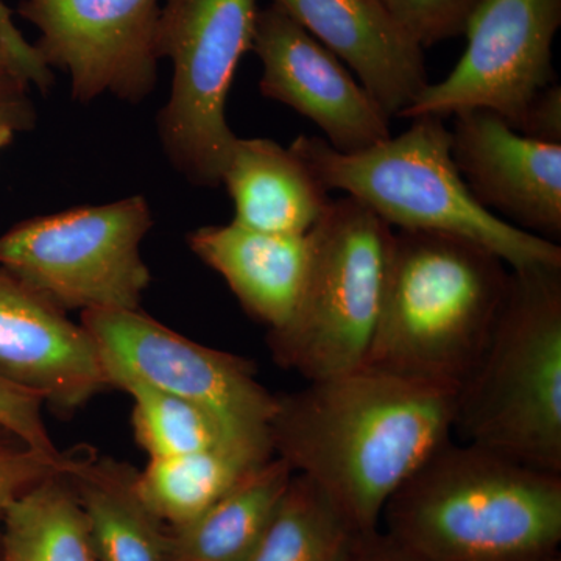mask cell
<instances>
[{
  "mask_svg": "<svg viewBox=\"0 0 561 561\" xmlns=\"http://www.w3.org/2000/svg\"><path fill=\"white\" fill-rule=\"evenodd\" d=\"M456 409L454 387L360 367L280 394L268 431L275 456L370 535L394 491L451 440Z\"/></svg>",
  "mask_w": 561,
  "mask_h": 561,
  "instance_id": "1",
  "label": "cell"
},
{
  "mask_svg": "<svg viewBox=\"0 0 561 561\" xmlns=\"http://www.w3.org/2000/svg\"><path fill=\"white\" fill-rule=\"evenodd\" d=\"M381 526L424 561H551L561 474L451 438L394 491Z\"/></svg>",
  "mask_w": 561,
  "mask_h": 561,
  "instance_id": "2",
  "label": "cell"
},
{
  "mask_svg": "<svg viewBox=\"0 0 561 561\" xmlns=\"http://www.w3.org/2000/svg\"><path fill=\"white\" fill-rule=\"evenodd\" d=\"M508 276L501 257L468 239L393 232L381 311L362 367L459 390L489 345Z\"/></svg>",
  "mask_w": 561,
  "mask_h": 561,
  "instance_id": "3",
  "label": "cell"
},
{
  "mask_svg": "<svg viewBox=\"0 0 561 561\" xmlns=\"http://www.w3.org/2000/svg\"><path fill=\"white\" fill-rule=\"evenodd\" d=\"M401 135L342 153L320 136L290 150L328 192L342 191L390 228L445 232L493 251L511 271L561 267V247L513 227L472 197L451 154L445 117H413Z\"/></svg>",
  "mask_w": 561,
  "mask_h": 561,
  "instance_id": "4",
  "label": "cell"
},
{
  "mask_svg": "<svg viewBox=\"0 0 561 561\" xmlns=\"http://www.w3.org/2000/svg\"><path fill=\"white\" fill-rule=\"evenodd\" d=\"M454 432L561 474V267L511 271L489 345L457 390Z\"/></svg>",
  "mask_w": 561,
  "mask_h": 561,
  "instance_id": "5",
  "label": "cell"
},
{
  "mask_svg": "<svg viewBox=\"0 0 561 561\" xmlns=\"http://www.w3.org/2000/svg\"><path fill=\"white\" fill-rule=\"evenodd\" d=\"M393 228L351 197L332 201L312 234L300 300L283 328L268 331L273 360L308 381L364 365L386 286Z\"/></svg>",
  "mask_w": 561,
  "mask_h": 561,
  "instance_id": "6",
  "label": "cell"
},
{
  "mask_svg": "<svg viewBox=\"0 0 561 561\" xmlns=\"http://www.w3.org/2000/svg\"><path fill=\"white\" fill-rule=\"evenodd\" d=\"M151 227L139 195L36 217L0 236V268L62 312L139 311L151 280L140 242Z\"/></svg>",
  "mask_w": 561,
  "mask_h": 561,
  "instance_id": "7",
  "label": "cell"
},
{
  "mask_svg": "<svg viewBox=\"0 0 561 561\" xmlns=\"http://www.w3.org/2000/svg\"><path fill=\"white\" fill-rule=\"evenodd\" d=\"M257 11V0H168L160 11L158 55L173 65L160 136L175 168L197 186H220L238 138L225 113Z\"/></svg>",
  "mask_w": 561,
  "mask_h": 561,
  "instance_id": "8",
  "label": "cell"
},
{
  "mask_svg": "<svg viewBox=\"0 0 561 561\" xmlns=\"http://www.w3.org/2000/svg\"><path fill=\"white\" fill-rule=\"evenodd\" d=\"M561 0H483L468 22L467 49L445 80L430 83L401 117H448L490 110L512 128L556 83L553 41Z\"/></svg>",
  "mask_w": 561,
  "mask_h": 561,
  "instance_id": "9",
  "label": "cell"
},
{
  "mask_svg": "<svg viewBox=\"0 0 561 561\" xmlns=\"http://www.w3.org/2000/svg\"><path fill=\"white\" fill-rule=\"evenodd\" d=\"M81 324L99 350L110 386L135 379L201 402L236 426L271 432L278 404L245 357L192 342L139 311H87Z\"/></svg>",
  "mask_w": 561,
  "mask_h": 561,
  "instance_id": "10",
  "label": "cell"
},
{
  "mask_svg": "<svg viewBox=\"0 0 561 561\" xmlns=\"http://www.w3.org/2000/svg\"><path fill=\"white\" fill-rule=\"evenodd\" d=\"M158 0H21L18 14L39 31L41 61L66 70L76 101L103 92L140 102L157 84Z\"/></svg>",
  "mask_w": 561,
  "mask_h": 561,
  "instance_id": "11",
  "label": "cell"
},
{
  "mask_svg": "<svg viewBox=\"0 0 561 561\" xmlns=\"http://www.w3.org/2000/svg\"><path fill=\"white\" fill-rule=\"evenodd\" d=\"M251 50L260 57V90L308 117L342 153L391 136L389 117L342 61L278 5L257 11Z\"/></svg>",
  "mask_w": 561,
  "mask_h": 561,
  "instance_id": "12",
  "label": "cell"
},
{
  "mask_svg": "<svg viewBox=\"0 0 561 561\" xmlns=\"http://www.w3.org/2000/svg\"><path fill=\"white\" fill-rule=\"evenodd\" d=\"M451 117L454 164L472 197L513 227L559 241L561 144L527 138L490 110Z\"/></svg>",
  "mask_w": 561,
  "mask_h": 561,
  "instance_id": "13",
  "label": "cell"
},
{
  "mask_svg": "<svg viewBox=\"0 0 561 561\" xmlns=\"http://www.w3.org/2000/svg\"><path fill=\"white\" fill-rule=\"evenodd\" d=\"M0 381L39 394L61 415L79 411L111 387L90 331L3 268Z\"/></svg>",
  "mask_w": 561,
  "mask_h": 561,
  "instance_id": "14",
  "label": "cell"
},
{
  "mask_svg": "<svg viewBox=\"0 0 561 561\" xmlns=\"http://www.w3.org/2000/svg\"><path fill=\"white\" fill-rule=\"evenodd\" d=\"M345 62L386 116L401 117L426 90L423 47L383 0H273Z\"/></svg>",
  "mask_w": 561,
  "mask_h": 561,
  "instance_id": "15",
  "label": "cell"
},
{
  "mask_svg": "<svg viewBox=\"0 0 561 561\" xmlns=\"http://www.w3.org/2000/svg\"><path fill=\"white\" fill-rule=\"evenodd\" d=\"M311 231L273 234L231 221L198 228L187 241L227 280L245 312L275 331L289 321L300 300L311 267Z\"/></svg>",
  "mask_w": 561,
  "mask_h": 561,
  "instance_id": "16",
  "label": "cell"
},
{
  "mask_svg": "<svg viewBox=\"0 0 561 561\" xmlns=\"http://www.w3.org/2000/svg\"><path fill=\"white\" fill-rule=\"evenodd\" d=\"M221 184L234 203L232 221L273 234H308L332 203L297 154L272 139L236 138Z\"/></svg>",
  "mask_w": 561,
  "mask_h": 561,
  "instance_id": "17",
  "label": "cell"
},
{
  "mask_svg": "<svg viewBox=\"0 0 561 561\" xmlns=\"http://www.w3.org/2000/svg\"><path fill=\"white\" fill-rule=\"evenodd\" d=\"M138 472L110 457L69 454L62 476L99 561H168V529L140 500Z\"/></svg>",
  "mask_w": 561,
  "mask_h": 561,
  "instance_id": "18",
  "label": "cell"
},
{
  "mask_svg": "<svg viewBox=\"0 0 561 561\" xmlns=\"http://www.w3.org/2000/svg\"><path fill=\"white\" fill-rule=\"evenodd\" d=\"M273 456L271 440H239L150 459L146 470L138 472L136 489L165 529H176L198 518Z\"/></svg>",
  "mask_w": 561,
  "mask_h": 561,
  "instance_id": "19",
  "label": "cell"
},
{
  "mask_svg": "<svg viewBox=\"0 0 561 561\" xmlns=\"http://www.w3.org/2000/svg\"><path fill=\"white\" fill-rule=\"evenodd\" d=\"M273 456L194 522L168 529V561H243L294 478Z\"/></svg>",
  "mask_w": 561,
  "mask_h": 561,
  "instance_id": "20",
  "label": "cell"
},
{
  "mask_svg": "<svg viewBox=\"0 0 561 561\" xmlns=\"http://www.w3.org/2000/svg\"><path fill=\"white\" fill-rule=\"evenodd\" d=\"M0 561H99L68 479L49 476L11 502Z\"/></svg>",
  "mask_w": 561,
  "mask_h": 561,
  "instance_id": "21",
  "label": "cell"
},
{
  "mask_svg": "<svg viewBox=\"0 0 561 561\" xmlns=\"http://www.w3.org/2000/svg\"><path fill=\"white\" fill-rule=\"evenodd\" d=\"M362 537L311 479L294 474L243 561H351Z\"/></svg>",
  "mask_w": 561,
  "mask_h": 561,
  "instance_id": "22",
  "label": "cell"
},
{
  "mask_svg": "<svg viewBox=\"0 0 561 561\" xmlns=\"http://www.w3.org/2000/svg\"><path fill=\"white\" fill-rule=\"evenodd\" d=\"M116 389L127 391L135 400L133 431L150 459L183 456L231 442L271 440V432L242 430L201 402L135 379H125Z\"/></svg>",
  "mask_w": 561,
  "mask_h": 561,
  "instance_id": "23",
  "label": "cell"
},
{
  "mask_svg": "<svg viewBox=\"0 0 561 561\" xmlns=\"http://www.w3.org/2000/svg\"><path fill=\"white\" fill-rule=\"evenodd\" d=\"M421 47L457 38L483 0H383Z\"/></svg>",
  "mask_w": 561,
  "mask_h": 561,
  "instance_id": "24",
  "label": "cell"
},
{
  "mask_svg": "<svg viewBox=\"0 0 561 561\" xmlns=\"http://www.w3.org/2000/svg\"><path fill=\"white\" fill-rule=\"evenodd\" d=\"M68 459L69 454L44 456L0 427V531L11 502L43 479L62 474Z\"/></svg>",
  "mask_w": 561,
  "mask_h": 561,
  "instance_id": "25",
  "label": "cell"
},
{
  "mask_svg": "<svg viewBox=\"0 0 561 561\" xmlns=\"http://www.w3.org/2000/svg\"><path fill=\"white\" fill-rule=\"evenodd\" d=\"M44 404L46 402L39 394L0 381V427L9 431L35 451L58 459L62 454L51 442L44 423Z\"/></svg>",
  "mask_w": 561,
  "mask_h": 561,
  "instance_id": "26",
  "label": "cell"
},
{
  "mask_svg": "<svg viewBox=\"0 0 561 561\" xmlns=\"http://www.w3.org/2000/svg\"><path fill=\"white\" fill-rule=\"evenodd\" d=\"M0 47L5 50L22 79L28 84L35 83L44 91L50 87L54 81L50 69L41 61L35 47L22 36L20 28L14 24L13 11L3 0H0Z\"/></svg>",
  "mask_w": 561,
  "mask_h": 561,
  "instance_id": "27",
  "label": "cell"
},
{
  "mask_svg": "<svg viewBox=\"0 0 561 561\" xmlns=\"http://www.w3.org/2000/svg\"><path fill=\"white\" fill-rule=\"evenodd\" d=\"M516 131L541 142L561 144V87L552 83L530 103Z\"/></svg>",
  "mask_w": 561,
  "mask_h": 561,
  "instance_id": "28",
  "label": "cell"
},
{
  "mask_svg": "<svg viewBox=\"0 0 561 561\" xmlns=\"http://www.w3.org/2000/svg\"><path fill=\"white\" fill-rule=\"evenodd\" d=\"M351 561H424L379 529L360 538Z\"/></svg>",
  "mask_w": 561,
  "mask_h": 561,
  "instance_id": "29",
  "label": "cell"
},
{
  "mask_svg": "<svg viewBox=\"0 0 561 561\" xmlns=\"http://www.w3.org/2000/svg\"><path fill=\"white\" fill-rule=\"evenodd\" d=\"M28 84L20 79H0V114L20 125L21 130H27L35 121V113L28 102Z\"/></svg>",
  "mask_w": 561,
  "mask_h": 561,
  "instance_id": "30",
  "label": "cell"
},
{
  "mask_svg": "<svg viewBox=\"0 0 561 561\" xmlns=\"http://www.w3.org/2000/svg\"><path fill=\"white\" fill-rule=\"evenodd\" d=\"M18 130H21V127L16 122L10 119L5 114H0V149L9 146Z\"/></svg>",
  "mask_w": 561,
  "mask_h": 561,
  "instance_id": "31",
  "label": "cell"
},
{
  "mask_svg": "<svg viewBox=\"0 0 561 561\" xmlns=\"http://www.w3.org/2000/svg\"><path fill=\"white\" fill-rule=\"evenodd\" d=\"M0 79H20L25 81L2 47H0ZM25 83H27V81H25Z\"/></svg>",
  "mask_w": 561,
  "mask_h": 561,
  "instance_id": "32",
  "label": "cell"
},
{
  "mask_svg": "<svg viewBox=\"0 0 561 561\" xmlns=\"http://www.w3.org/2000/svg\"><path fill=\"white\" fill-rule=\"evenodd\" d=\"M551 561H561V557H557V559H553Z\"/></svg>",
  "mask_w": 561,
  "mask_h": 561,
  "instance_id": "33",
  "label": "cell"
}]
</instances>
